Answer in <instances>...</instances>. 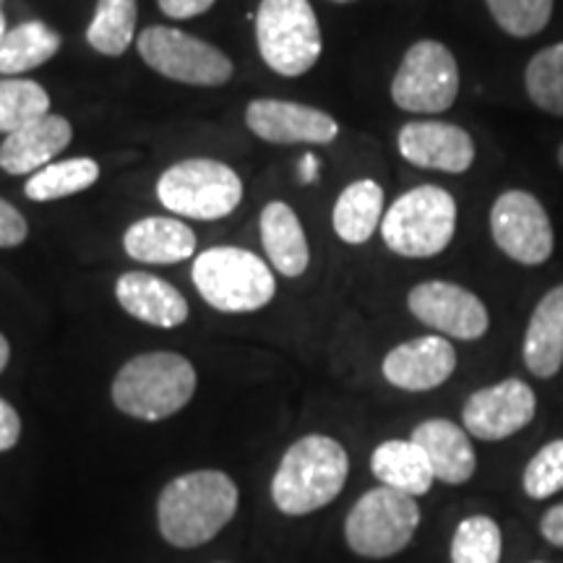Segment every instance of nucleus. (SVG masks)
<instances>
[{
    "instance_id": "obj_23",
    "label": "nucleus",
    "mask_w": 563,
    "mask_h": 563,
    "mask_svg": "<svg viewBox=\"0 0 563 563\" xmlns=\"http://www.w3.org/2000/svg\"><path fill=\"white\" fill-rule=\"evenodd\" d=\"M371 473L386 488L418 498L431 490L435 481L431 462L412 439H391L378 443L371 454Z\"/></svg>"
},
{
    "instance_id": "obj_33",
    "label": "nucleus",
    "mask_w": 563,
    "mask_h": 563,
    "mask_svg": "<svg viewBox=\"0 0 563 563\" xmlns=\"http://www.w3.org/2000/svg\"><path fill=\"white\" fill-rule=\"evenodd\" d=\"M30 235L26 217L11 201L0 199V249H16Z\"/></svg>"
},
{
    "instance_id": "obj_26",
    "label": "nucleus",
    "mask_w": 563,
    "mask_h": 563,
    "mask_svg": "<svg viewBox=\"0 0 563 563\" xmlns=\"http://www.w3.org/2000/svg\"><path fill=\"white\" fill-rule=\"evenodd\" d=\"M100 180V165L91 157H74L53 162V165L42 167L40 173L30 175L24 194L32 201H58L66 196H76Z\"/></svg>"
},
{
    "instance_id": "obj_6",
    "label": "nucleus",
    "mask_w": 563,
    "mask_h": 563,
    "mask_svg": "<svg viewBox=\"0 0 563 563\" xmlns=\"http://www.w3.org/2000/svg\"><path fill=\"white\" fill-rule=\"evenodd\" d=\"M157 199L180 220L217 222L241 207L243 180L220 159H183L159 175Z\"/></svg>"
},
{
    "instance_id": "obj_15",
    "label": "nucleus",
    "mask_w": 563,
    "mask_h": 563,
    "mask_svg": "<svg viewBox=\"0 0 563 563\" xmlns=\"http://www.w3.org/2000/svg\"><path fill=\"white\" fill-rule=\"evenodd\" d=\"M245 123L269 144H332L340 125L329 112L290 100H253Z\"/></svg>"
},
{
    "instance_id": "obj_4",
    "label": "nucleus",
    "mask_w": 563,
    "mask_h": 563,
    "mask_svg": "<svg viewBox=\"0 0 563 563\" xmlns=\"http://www.w3.org/2000/svg\"><path fill=\"white\" fill-rule=\"evenodd\" d=\"M191 277L207 306L222 313L262 311L277 292L272 266L253 251L235 245L201 251L194 262Z\"/></svg>"
},
{
    "instance_id": "obj_28",
    "label": "nucleus",
    "mask_w": 563,
    "mask_h": 563,
    "mask_svg": "<svg viewBox=\"0 0 563 563\" xmlns=\"http://www.w3.org/2000/svg\"><path fill=\"white\" fill-rule=\"evenodd\" d=\"M525 91L534 108L563 118V42L532 55L525 68Z\"/></svg>"
},
{
    "instance_id": "obj_17",
    "label": "nucleus",
    "mask_w": 563,
    "mask_h": 563,
    "mask_svg": "<svg viewBox=\"0 0 563 563\" xmlns=\"http://www.w3.org/2000/svg\"><path fill=\"white\" fill-rule=\"evenodd\" d=\"M74 139V129L63 115H47L21 125L0 144V170L9 175H34L66 150Z\"/></svg>"
},
{
    "instance_id": "obj_13",
    "label": "nucleus",
    "mask_w": 563,
    "mask_h": 563,
    "mask_svg": "<svg viewBox=\"0 0 563 563\" xmlns=\"http://www.w3.org/2000/svg\"><path fill=\"white\" fill-rule=\"evenodd\" d=\"M534 412H538V397L532 386L522 378H504L470 394L462 407V422L464 431L475 439L504 441L525 431L534 420Z\"/></svg>"
},
{
    "instance_id": "obj_31",
    "label": "nucleus",
    "mask_w": 563,
    "mask_h": 563,
    "mask_svg": "<svg viewBox=\"0 0 563 563\" xmlns=\"http://www.w3.org/2000/svg\"><path fill=\"white\" fill-rule=\"evenodd\" d=\"M493 21L511 37H534L551 24L555 0H485Z\"/></svg>"
},
{
    "instance_id": "obj_42",
    "label": "nucleus",
    "mask_w": 563,
    "mask_h": 563,
    "mask_svg": "<svg viewBox=\"0 0 563 563\" xmlns=\"http://www.w3.org/2000/svg\"><path fill=\"white\" fill-rule=\"evenodd\" d=\"M0 3H3V0H0Z\"/></svg>"
},
{
    "instance_id": "obj_39",
    "label": "nucleus",
    "mask_w": 563,
    "mask_h": 563,
    "mask_svg": "<svg viewBox=\"0 0 563 563\" xmlns=\"http://www.w3.org/2000/svg\"><path fill=\"white\" fill-rule=\"evenodd\" d=\"M5 34H9V26H5V16H3V11H0V42L5 40Z\"/></svg>"
},
{
    "instance_id": "obj_25",
    "label": "nucleus",
    "mask_w": 563,
    "mask_h": 563,
    "mask_svg": "<svg viewBox=\"0 0 563 563\" xmlns=\"http://www.w3.org/2000/svg\"><path fill=\"white\" fill-rule=\"evenodd\" d=\"M60 51V34L45 21H24L0 42V74L19 76L40 68Z\"/></svg>"
},
{
    "instance_id": "obj_2",
    "label": "nucleus",
    "mask_w": 563,
    "mask_h": 563,
    "mask_svg": "<svg viewBox=\"0 0 563 563\" xmlns=\"http://www.w3.org/2000/svg\"><path fill=\"white\" fill-rule=\"evenodd\" d=\"M350 475V456L332 435H302L287 449L272 477V501L287 517H306L340 496Z\"/></svg>"
},
{
    "instance_id": "obj_32",
    "label": "nucleus",
    "mask_w": 563,
    "mask_h": 563,
    "mask_svg": "<svg viewBox=\"0 0 563 563\" xmlns=\"http://www.w3.org/2000/svg\"><path fill=\"white\" fill-rule=\"evenodd\" d=\"M522 488L534 501H543L563 490V439L545 443L538 454L527 462Z\"/></svg>"
},
{
    "instance_id": "obj_8",
    "label": "nucleus",
    "mask_w": 563,
    "mask_h": 563,
    "mask_svg": "<svg viewBox=\"0 0 563 563\" xmlns=\"http://www.w3.org/2000/svg\"><path fill=\"white\" fill-rule=\"evenodd\" d=\"M420 506L412 496L378 485L357 498L344 519V540L363 559H391L412 543Z\"/></svg>"
},
{
    "instance_id": "obj_35",
    "label": "nucleus",
    "mask_w": 563,
    "mask_h": 563,
    "mask_svg": "<svg viewBox=\"0 0 563 563\" xmlns=\"http://www.w3.org/2000/svg\"><path fill=\"white\" fill-rule=\"evenodd\" d=\"M159 11L170 19H194L199 13H207L217 0H157Z\"/></svg>"
},
{
    "instance_id": "obj_41",
    "label": "nucleus",
    "mask_w": 563,
    "mask_h": 563,
    "mask_svg": "<svg viewBox=\"0 0 563 563\" xmlns=\"http://www.w3.org/2000/svg\"><path fill=\"white\" fill-rule=\"evenodd\" d=\"M334 3H352V0H334Z\"/></svg>"
},
{
    "instance_id": "obj_21",
    "label": "nucleus",
    "mask_w": 563,
    "mask_h": 563,
    "mask_svg": "<svg viewBox=\"0 0 563 563\" xmlns=\"http://www.w3.org/2000/svg\"><path fill=\"white\" fill-rule=\"evenodd\" d=\"M522 357L538 378H553L563 368V282L538 300L527 323Z\"/></svg>"
},
{
    "instance_id": "obj_20",
    "label": "nucleus",
    "mask_w": 563,
    "mask_h": 563,
    "mask_svg": "<svg viewBox=\"0 0 563 563\" xmlns=\"http://www.w3.org/2000/svg\"><path fill=\"white\" fill-rule=\"evenodd\" d=\"M123 251L133 262L173 266L196 253V232L180 217H144L123 235Z\"/></svg>"
},
{
    "instance_id": "obj_1",
    "label": "nucleus",
    "mask_w": 563,
    "mask_h": 563,
    "mask_svg": "<svg viewBox=\"0 0 563 563\" xmlns=\"http://www.w3.org/2000/svg\"><path fill=\"white\" fill-rule=\"evenodd\" d=\"M238 501V485L222 470H194L173 477L157 498L159 534L183 551L207 545L232 522Z\"/></svg>"
},
{
    "instance_id": "obj_10",
    "label": "nucleus",
    "mask_w": 563,
    "mask_h": 563,
    "mask_svg": "<svg viewBox=\"0 0 563 563\" xmlns=\"http://www.w3.org/2000/svg\"><path fill=\"white\" fill-rule=\"evenodd\" d=\"M136 47L146 66L170 81L222 87L232 79V60L220 47L173 26H146Z\"/></svg>"
},
{
    "instance_id": "obj_16",
    "label": "nucleus",
    "mask_w": 563,
    "mask_h": 563,
    "mask_svg": "<svg viewBox=\"0 0 563 563\" xmlns=\"http://www.w3.org/2000/svg\"><path fill=\"white\" fill-rule=\"evenodd\" d=\"M456 371L454 344L441 334L415 336L386 352L382 373L402 391H431L446 384Z\"/></svg>"
},
{
    "instance_id": "obj_29",
    "label": "nucleus",
    "mask_w": 563,
    "mask_h": 563,
    "mask_svg": "<svg viewBox=\"0 0 563 563\" xmlns=\"http://www.w3.org/2000/svg\"><path fill=\"white\" fill-rule=\"evenodd\" d=\"M47 112H51V97L37 81L0 79V133L9 136Z\"/></svg>"
},
{
    "instance_id": "obj_24",
    "label": "nucleus",
    "mask_w": 563,
    "mask_h": 563,
    "mask_svg": "<svg viewBox=\"0 0 563 563\" xmlns=\"http://www.w3.org/2000/svg\"><path fill=\"white\" fill-rule=\"evenodd\" d=\"M384 188L376 180L363 178L350 183L334 203L332 224L336 238L347 245H363L382 228L384 220Z\"/></svg>"
},
{
    "instance_id": "obj_7",
    "label": "nucleus",
    "mask_w": 563,
    "mask_h": 563,
    "mask_svg": "<svg viewBox=\"0 0 563 563\" xmlns=\"http://www.w3.org/2000/svg\"><path fill=\"white\" fill-rule=\"evenodd\" d=\"M256 45L274 74H308L321 58L323 40L308 0H262L256 11Z\"/></svg>"
},
{
    "instance_id": "obj_40",
    "label": "nucleus",
    "mask_w": 563,
    "mask_h": 563,
    "mask_svg": "<svg viewBox=\"0 0 563 563\" xmlns=\"http://www.w3.org/2000/svg\"><path fill=\"white\" fill-rule=\"evenodd\" d=\"M555 157H559V165H561V170H563V141H561L559 152H555Z\"/></svg>"
},
{
    "instance_id": "obj_9",
    "label": "nucleus",
    "mask_w": 563,
    "mask_h": 563,
    "mask_svg": "<svg viewBox=\"0 0 563 563\" xmlns=\"http://www.w3.org/2000/svg\"><path fill=\"white\" fill-rule=\"evenodd\" d=\"M460 97V66L443 42L420 40L391 79V100L412 115H441Z\"/></svg>"
},
{
    "instance_id": "obj_38",
    "label": "nucleus",
    "mask_w": 563,
    "mask_h": 563,
    "mask_svg": "<svg viewBox=\"0 0 563 563\" xmlns=\"http://www.w3.org/2000/svg\"><path fill=\"white\" fill-rule=\"evenodd\" d=\"M9 361H11V344H9V340H5L3 334H0V373L5 371V365H9Z\"/></svg>"
},
{
    "instance_id": "obj_30",
    "label": "nucleus",
    "mask_w": 563,
    "mask_h": 563,
    "mask_svg": "<svg viewBox=\"0 0 563 563\" xmlns=\"http://www.w3.org/2000/svg\"><path fill=\"white\" fill-rule=\"evenodd\" d=\"M501 527L490 517L475 514L456 525L452 538V563H501Z\"/></svg>"
},
{
    "instance_id": "obj_11",
    "label": "nucleus",
    "mask_w": 563,
    "mask_h": 563,
    "mask_svg": "<svg viewBox=\"0 0 563 563\" xmlns=\"http://www.w3.org/2000/svg\"><path fill=\"white\" fill-rule=\"evenodd\" d=\"M493 243L506 258L522 266H540L553 256L555 232L543 201L522 188L504 191L490 207Z\"/></svg>"
},
{
    "instance_id": "obj_19",
    "label": "nucleus",
    "mask_w": 563,
    "mask_h": 563,
    "mask_svg": "<svg viewBox=\"0 0 563 563\" xmlns=\"http://www.w3.org/2000/svg\"><path fill=\"white\" fill-rule=\"evenodd\" d=\"M410 439L426 452L435 481L464 485L477 470V456L470 433L446 418L422 420Z\"/></svg>"
},
{
    "instance_id": "obj_5",
    "label": "nucleus",
    "mask_w": 563,
    "mask_h": 563,
    "mask_svg": "<svg viewBox=\"0 0 563 563\" xmlns=\"http://www.w3.org/2000/svg\"><path fill=\"white\" fill-rule=\"evenodd\" d=\"M386 249L402 258H433L456 232V201L441 186H418L399 196L382 220Z\"/></svg>"
},
{
    "instance_id": "obj_18",
    "label": "nucleus",
    "mask_w": 563,
    "mask_h": 563,
    "mask_svg": "<svg viewBox=\"0 0 563 563\" xmlns=\"http://www.w3.org/2000/svg\"><path fill=\"white\" fill-rule=\"evenodd\" d=\"M115 298L125 313L150 327L175 329L188 319V300L178 287L150 272H125L115 282Z\"/></svg>"
},
{
    "instance_id": "obj_22",
    "label": "nucleus",
    "mask_w": 563,
    "mask_h": 563,
    "mask_svg": "<svg viewBox=\"0 0 563 563\" xmlns=\"http://www.w3.org/2000/svg\"><path fill=\"white\" fill-rule=\"evenodd\" d=\"M258 224H262V243L272 269L290 279L306 274L308 264H311V249H308L306 230H302L290 203H266Z\"/></svg>"
},
{
    "instance_id": "obj_37",
    "label": "nucleus",
    "mask_w": 563,
    "mask_h": 563,
    "mask_svg": "<svg viewBox=\"0 0 563 563\" xmlns=\"http://www.w3.org/2000/svg\"><path fill=\"white\" fill-rule=\"evenodd\" d=\"M298 175H300V183H313L316 180V175H319V162H316L313 154H306V157L300 159Z\"/></svg>"
},
{
    "instance_id": "obj_36",
    "label": "nucleus",
    "mask_w": 563,
    "mask_h": 563,
    "mask_svg": "<svg viewBox=\"0 0 563 563\" xmlns=\"http://www.w3.org/2000/svg\"><path fill=\"white\" fill-rule=\"evenodd\" d=\"M540 532L548 543L555 548H563V504L551 506L540 519Z\"/></svg>"
},
{
    "instance_id": "obj_12",
    "label": "nucleus",
    "mask_w": 563,
    "mask_h": 563,
    "mask_svg": "<svg viewBox=\"0 0 563 563\" xmlns=\"http://www.w3.org/2000/svg\"><path fill=\"white\" fill-rule=\"evenodd\" d=\"M407 308L415 319L446 340L475 342L490 329V313L485 302L456 282H420L407 295Z\"/></svg>"
},
{
    "instance_id": "obj_3",
    "label": "nucleus",
    "mask_w": 563,
    "mask_h": 563,
    "mask_svg": "<svg viewBox=\"0 0 563 563\" xmlns=\"http://www.w3.org/2000/svg\"><path fill=\"white\" fill-rule=\"evenodd\" d=\"M110 394L112 405L133 420H167L194 399L196 368L178 352H144L115 373Z\"/></svg>"
},
{
    "instance_id": "obj_34",
    "label": "nucleus",
    "mask_w": 563,
    "mask_h": 563,
    "mask_svg": "<svg viewBox=\"0 0 563 563\" xmlns=\"http://www.w3.org/2000/svg\"><path fill=\"white\" fill-rule=\"evenodd\" d=\"M21 439V418L16 407L0 397V452H9Z\"/></svg>"
},
{
    "instance_id": "obj_14",
    "label": "nucleus",
    "mask_w": 563,
    "mask_h": 563,
    "mask_svg": "<svg viewBox=\"0 0 563 563\" xmlns=\"http://www.w3.org/2000/svg\"><path fill=\"white\" fill-rule=\"evenodd\" d=\"M402 159L422 170L462 175L475 165V141L462 125L443 121H410L397 133Z\"/></svg>"
},
{
    "instance_id": "obj_27",
    "label": "nucleus",
    "mask_w": 563,
    "mask_h": 563,
    "mask_svg": "<svg viewBox=\"0 0 563 563\" xmlns=\"http://www.w3.org/2000/svg\"><path fill=\"white\" fill-rule=\"evenodd\" d=\"M136 0H97L95 16L89 21L87 42L97 53L118 58L136 37Z\"/></svg>"
}]
</instances>
